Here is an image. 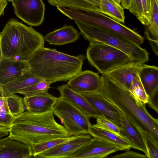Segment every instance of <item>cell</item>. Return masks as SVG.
Here are the masks:
<instances>
[{"label":"cell","mask_w":158,"mask_h":158,"mask_svg":"<svg viewBox=\"0 0 158 158\" xmlns=\"http://www.w3.org/2000/svg\"><path fill=\"white\" fill-rule=\"evenodd\" d=\"M67 84L71 89L79 94L94 92L99 90L102 78L98 73L89 70L81 71L69 79Z\"/></svg>","instance_id":"4fadbf2b"},{"label":"cell","mask_w":158,"mask_h":158,"mask_svg":"<svg viewBox=\"0 0 158 158\" xmlns=\"http://www.w3.org/2000/svg\"><path fill=\"white\" fill-rule=\"evenodd\" d=\"M142 134L148 152V158H158V144L146 133L142 132Z\"/></svg>","instance_id":"1f68e13d"},{"label":"cell","mask_w":158,"mask_h":158,"mask_svg":"<svg viewBox=\"0 0 158 158\" xmlns=\"http://www.w3.org/2000/svg\"><path fill=\"white\" fill-rule=\"evenodd\" d=\"M7 3L6 0H0V16L3 14L4 9Z\"/></svg>","instance_id":"60d3db41"},{"label":"cell","mask_w":158,"mask_h":158,"mask_svg":"<svg viewBox=\"0 0 158 158\" xmlns=\"http://www.w3.org/2000/svg\"><path fill=\"white\" fill-rule=\"evenodd\" d=\"M112 158H147L146 155H143L134 151L128 150L125 152L115 156H111Z\"/></svg>","instance_id":"d590c367"},{"label":"cell","mask_w":158,"mask_h":158,"mask_svg":"<svg viewBox=\"0 0 158 158\" xmlns=\"http://www.w3.org/2000/svg\"><path fill=\"white\" fill-rule=\"evenodd\" d=\"M130 12L135 15L143 25H145L143 11L141 0H131Z\"/></svg>","instance_id":"836d02e7"},{"label":"cell","mask_w":158,"mask_h":158,"mask_svg":"<svg viewBox=\"0 0 158 158\" xmlns=\"http://www.w3.org/2000/svg\"><path fill=\"white\" fill-rule=\"evenodd\" d=\"M147 29L156 40L158 38V2L153 0L151 14L146 26Z\"/></svg>","instance_id":"f546056e"},{"label":"cell","mask_w":158,"mask_h":158,"mask_svg":"<svg viewBox=\"0 0 158 158\" xmlns=\"http://www.w3.org/2000/svg\"><path fill=\"white\" fill-rule=\"evenodd\" d=\"M147 103L151 108L158 113V89L148 96Z\"/></svg>","instance_id":"8d00e7d4"},{"label":"cell","mask_w":158,"mask_h":158,"mask_svg":"<svg viewBox=\"0 0 158 158\" xmlns=\"http://www.w3.org/2000/svg\"><path fill=\"white\" fill-rule=\"evenodd\" d=\"M57 9L72 20L85 24L97 27L120 35L139 45L142 44L144 38L134 30L100 12L85 11L67 8L60 6Z\"/></svg>","instance_id":"8992f818"},{"label":"cell","mask_w":158,"mask_h":158,"mask_svg":"<svg viewBox=\"0 0 158 158\" xmlns=\"http://www.w3.org/2000/svg\"><path fill=\"white\" fill-rule=\"evenodd\" d=\"M143 9L145 26H147L150 18L153 0H141Z\"/></svg>","instance_id":"e575fe53"},{"label":"cell","mask_w":158,"mask_h":158,"mask_svg":"<svg viewBox=\"0 0 158 158\" xmlns=\"http://www.w3.org/2000/svg\"><path fill=\"white\" fill-rule=\"evenodd\" d=\"M89 43L86 58L89 64L102 75L133 61L126 53L113 46L100 42Z\"/></svg>","instance_id":"52a82bcc"},{"label":"cell","mask_w":158,"mask_h":158,"mask_svg":"<svg viewBox=\"0 0 158 158\" xmlns=\"http://www.w3.org/2000/svg\"><path fill=\"white\" fill-rule=\"evenodd\" d=\"M121 125L120 129L121 136L128 142L131 148L143 152L148 158V152L142 132L125 115L121 113Z\"/></svg>","instance_id":"2e32d148"},{"label":"cell","mask_w":158,"mask_h":158,"mask_svg":"<svg viewBox=\"0 0 158 158\" xmlns=\"http://www.w3.org/2000/svg\"><path fill=\"white\" fill-rule=\"evenodd\" d=\"M30 70L27 61L0 58V86L18 78Z\"/></svg>","instance_id":"9a60e30c"},{"label":"cell","mask_w":158,"mask_h":158,"mask_svg":"<svg viewBox=\"0 0 158 158\" xmlns=\"http://www.w3.org/2000/svg\"><path fill=\"white\" fill-rule=\"evenodd\" d=\"M140 81L148 96L158 89V68L142 64L139 72Z\"/></svg>","instance_id":"7402d4cb"},{"label":"cell","mask_w":158,"mask_h":158,"mask_svg":"<svg viewBox=\"0 0 158 158\" xmlns=\"http://www.w3.org/2000/svg\"><path fill=\"white\" fill-rule=\"evenodd\" d=\"M75 136H71L66 138L55 139L31 146L32 157H34L38 154L65 141L69 140Z\"/></svg>","instance_id":"83f0119b"},{"label":"cell","mask_w":158,"mask_h":158,"mask_svg":"<svg viewBox=\"0 0 158 158\" xmlns=\"http://www.w3.org/2000/svg\"><path fill=\"white\" fill-rule=\"evenodd\" d=\"M9 2H12L13 0H6Z\"/></svg>","instance_id":"b9f144b4"},{"label":"cell","mask_w":158,"mask_h":158,"mask_svg":"<svg viewBox=\"0 0 158 158\" xmlns=\"http://www.w3.org/2000/svg\"><path fill=\"white\" fill-rule=\"evenodd\" d=\"M80 94L99 114H104L121 126V113L103 97L99 91Z\"/></svg>","instance_id":"7c38bea8"},{"label":"cell","mask_w":158,"mask_h":158,"mask_svg":"<svg viewBox=\"0 0 158 158\" xmlns=\"http://www.w3.org/2000/svg\"><path fill=\"white\" fill-rule=\"evenodd\" d=\"M51 84L43 80L35 84L26 88L19 93L25 97L35 95L39 94L48 92Z\"/></svg>","instance_id":"4dcf8cb0"},{"label":"cell","mask_w":158,"mask_h":158,"mask_svg":"<svg viewBox=\"0 0 158 158\" xmlns=\"http://www.w3.org/2000/svg\"><path fill=\"white\" fill-rule=\"evenodd\" d=\"M9 133V129L8 127L0 126V138L7 135Z\"/></svg>","instance_id":"f35d334b"},{"label":"cell","mask_w":158,"mask_h":158,"mask_svg":"<svg viewBox=\"0 0 158 158\" xmlns=\"http://www.w3.org/2000/svg\"><path fill=\"white\" fill-rule=\"evenodd\" d=\"M120 2L124 9H129L131 6V0H120Z\"/></svg>","instance_id":"ab89813d"},{"label":"cell","mask_w":158,"mask_h":158,"mask_svg":"<svg viewBox=\"0 0 158 158\" xmlns=\"http://www.w3.org/2000/svg\"><path fill=\"white\" fill-rule=\"evenodd\" d=\"M129 91L138 106H141L148 103V96L140 81L139 73L132 81Z\"/></svg>","instance_id":"484cf974"},{"label":"cell","mask_w":158,"mask_h":158,"mask_svg":"<svg viewBox=\"0 0 158 158\" xmlns=\"http://www.w3.org/2000/svg\"><path fill=\"white\" fill-rule=\"evenodd\" d=\"M75 21L80 34L89 43H102L117 48L127 54L133 61L144 64L149 60L147 50L136 43L113 32Z\"/></svg>","instance_id":"5b68a950"},{"label":"cell","mask_w":158,"mask_h":158,"mask_svg":"<svg viewBox=\"0 0 158 158\" xmlns=\"http://www.w3.org/2000/svg\"><path fill=\"white\" fill-rule=\"evenodd\" d=\"M99 91L139 129L148 135L158 144V120L148 112L146 104L138 106L129 91L102 75Z\"/></svg>","instance_id":"7a4b0ae2"},{"label":"cell","mask_w":158,"mask_h":158,"mask_svg":"<svg viewBox=\"0 0 158 158\" xmlns=\"http://www.w3.org/2000/svg\"><path fill=\"white\" fill-rule=\"evenodd\" d=\"M85 58L83 54L74 56L44 47L37 50L28 61L33 73L51 84L66 81L77 74Z\"/></svg>","instance_id":"3957f363"},{"label":"cell","mask_w":158,"mask_h":158,"mask_svg":"<svg viewBox=\"0 0 158 158\" xmlns=\"http://www.w3.org/2000/svg\"><path fill=\"white\" fill-rule=\"evenodd\" d=\"M0 126L9 127L11 124L14 117L10 112L5 103L3 102L0 107Z\"/></svg>","instance_id":"d6a6232c"},{"label":"cell","mask_w":158,"mask_h":158,"mask_svg":"<svg viewBox=\"0 0 158 158\" xmlns=\"http://www.w3.org/2000/svg\"><path fill=\"white\" fill-rule=\"evenodd\" d=\"M115 0L117 2H119L120 1V0Z\"/></svg>","instance_id":"7bdbcfd3"},{"label":"cell","mask_w":158,"mask_h":158,"mask_svg":"<svg viewBox=\"0 0 158 158\" xmlns=\"http://www.w3.org/2000/svg\"><path fill=\"white\" fill-rule=\"evenodd\" d=\"M92 139V136L88 134L75 136L73 138L44 151L34 157L71 158L75 152L89 143Z\"/></svg>","instance_id":"30bf717a"},{"label":"cell","mask_w":158,"mask_h":158,"mask_svg":"<svg viewBox=\"0 0 158 158\" xmlns=\"http://www.w3.org/2000/svg\"><path fill=\"white\" fill-rule=\"evenodd\" d=\"M52 6L85 11L100 12V0H47Z\"/></svg>","instance_id":"603a6c76"},{"label":"cell","mask_w":158,"mask_h":158,"mask_svg":"<svg viewBox=\"0 0 158 158\" xmlns=\"http://www.w3.org/2000/svg\"><path fill=\"white\" fill-rule=\"evenodd\" d=\"M56 89L60 93V97L77 107L89 118H96L99 115L80 94L71 89L67 84Z\"/></svg>","instance_id":"d6986e66"},{"label":"cell","mask_w":158,"mask_h":158,"mask_svg":"<svg viewBox=\"0 0 158 158\" xmlns=\"http://www.w3.org/2000/svg\"><path fill=\"white\" fill-rule=\"evenodd\" d=\"M99 8L100 12L124 23L125 16L124 8L115 0H100Z\"/></svg>","instance_id":"d4e9b609"},{"label":"cell","mask_w":158,"mask_h":158,"mask_svg":"<svg viewBox=\"0 0 158 158\" xmlns=\"http://www.w3.org/2000/svg\"><path fill=\"white\" fill-rule=\"evenodd\" d=\"M8 137L31 146L51 139L71 136L64 126L55 120L52 110L42 114L27 111L15 117Z\"/></svg>","instance_id":"6da1fadb"},{"label":"cell","mask_w":158,"mask_h":158,"mask_svg":"<svg viewBox=\"0 0 158 158\" xmlns=\"http://www.w3.org/2000/svg\"><path fill=\"white\" fill-rule=\"evenodd\" d=\"M142 64L133 61L114 69L105 75L129 91L132 81L138 73Z\"/></svg>","instance_id":"5bb4252c"},{"label":"cell","mask_w":158,"mask_h":158,"mask_svg":"<svg viewBox=\"0 0 158 158\" xmlns=\"http://www.w3.org/2000/svg\"><path fill=\"white\" fill-rule=\"evenodd\" d=\"M58 98L49 94L48 92L23 98L26 110L35 114L45 113L52 110Z\"/></svg>","instance_id":"ac0fdd59"},{"label":"cell","mask_w":158,"mask_h":158,"mask_svg":"<svg viewBox=\"0 0 158 158\" xmlns=\"http://www.w3.org/2000/svg\"><path fill=\"white\" fill-rule=\"evenodd\" d=\"M43 80L30 70L18 78L3 85L0 88L4 97L19 93L23 89Z\"/></svg>","instance_id":"ffe728a7"},{"label":"cell","mask_w":158,"mask_h":158,"mask_svg":"<svg viewBox=\"0 0 158 158\" xmlns=\"http://www.w3.org/2000/svg\"><path fill=\"white\" fill-rule=\"evenodd\" d=\"M0 110H1V108H0Z\"/></svg>","instance_id":"ee69618b"},{"label":"cell","mask_w":158,"mask_h":158,"mask_svg":"<svg viewBox=\"0 0 158 158\" xmlns=\"http://www.w3.org/2000/svg\"><path fill=\"white\" fill-rule=\"evenodd\" d=\"M89 134L93 137L101 139L128 150L131 148L128 142L123 137L108 131L96 128L92 126Z\"/></svg>","instance_id":"cb8c5ba5"},{"label":"cell","mask_w":158,"mask_h":158,"mask_svg":"<svg viewBox=\"0 0 158 158\" xmlns=\"http://www.w3.org/2000/svg\"><path fill=\"white\" fill-rule=\"evenodd\" d=\"M16 15L29 25L38 26L44 22L45 5L42 0H13Z\"/></svg>","instance_id":"9c48e42d"},{"label":"cell","mask_w":158,"mask_h":158,"mask_svg":"<svg viewBox=\"0 0 158 158\" xmlns=\"http://www.w3.org/2000/svg\"><path fill=\"white\" fill-rule=\"evenodd\" d=\"M96 119V123L92 125V126L109 131L122 136L120 134V126L107 116L100 114Z\"/></svg>","instance_id":"f1b7e54d"},{"label":"cell","mask_w":158,"mask_h":158,"mask_svg":"<svg viewBox=\"0 0 158 158\" xmlns=\"http://www.w3.org/2000/svg\"><path fill=\"white\" fill-rule=\"evenodd\" d=\"M145 34L147 39L150 42L152 48L156 56H158V40L155 39L153 37L150 36L149 32L148 31H145Z\"/></svg>","instance_id":"74e56055"},{"label":"cell","mask_w":158,"mask_h":158,"mask_svg":"<svg viewBox=\"0 0 158 158\" xmlns=\"http://www.w3.org/2000/svg\"><path fill=\"white\" fill-rule=\"evenodd\" d=\"M32 157L31 147L8 137L0 138V158H29Z\"/></svg>","instance_id":"e0dca14e"},{"label":"cell","mask_w":158,"mask_h":158,"mask_svg":"<svg viewBox=\"0 0 158 158\" xmlns=\"http://www.w3.org/2000/svg\"><path fill=\"white\" fill-rule=\"evenodd\" d=\"M80 35L73 26L65 25L47 34L44 39L50 44L62 45L75 42Z\"/></svg>","instance_id":"44dd1931"},{"label":"cell","mask_w":158,"mask_h":158,"mask_svg":"<svg viewBox=\"0 0 158 158\" xmlns=\"http://www.w3.org/2000/svg\"><path fill=\"white\" fill-rule=\"evenodd\" d=\"M52 110L71 136L89 134L90 118L73 104L60 97Z\"/></svg>","instance_id":"ba28073f"},{"label":"cell","mask_w":158,"mask_h":158,"mask_svg":"<svg viewBox=\"0 0 158 158\" xmlns=\"http://www.w3.org/2000/svg\"><path fill=\"white\" fill-rule=\"evenodd\" d=\"M121 147L98 138L93 137L88 143L75 152L71 158H102L120 150Z\"/></svg>","instance_id":"8fae6325"},{"label":"cell","mask_w":158,"mask_h":158,"mask_svg":"<svg viewBox=\"0 0 158 158\" xmlns=\"http://www.w3.org/2000/svg\"><path fill=\"white\" fill-rule=\"evenodd\" d=\"M3 101L15 118L24 112L26 110L23 98L15 94L3 97Z\"/></svg>","instance_id":"4316f807"},{"label":"cell","mask_w":158,"mask_h":158,"mask_svg":"<svg viewBox=\"0 0 158 158\" xmlns=\"http://www.w3.org/2000/svg\"><path fill=\"white\" fill-rule=\"evenodd\" d=\"M44 41L43 35L32 27L12 19L0 33V58L28 61L44 47Z\"/></svg>","instance_id":"277c9868"}]
</instances>
